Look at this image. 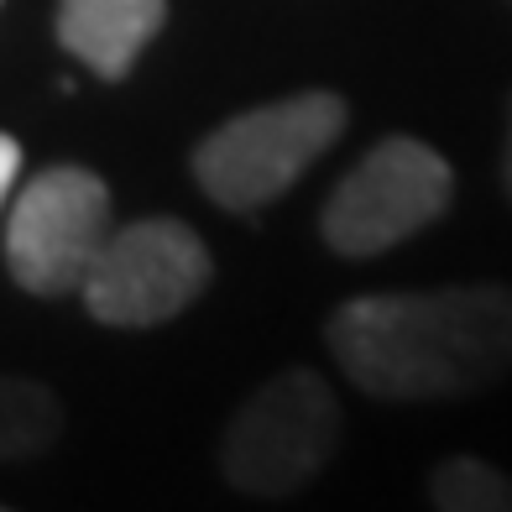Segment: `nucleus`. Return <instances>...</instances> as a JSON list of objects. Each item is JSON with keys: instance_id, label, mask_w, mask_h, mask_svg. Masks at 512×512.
Segmentation results:
<instances>
[{"instance_id": "f257e3e1", "label": "nucleus", "mask_w": 512, "mask_h": 512, "mask_svg": "<svg viewBox=\"0 0 512 512\" xmlns=\"http://www.w3.org/2000/svg\"><path fill=\"white\" fill-rule=\"evenodd\" d=\"M335 361L366 398L445 403L512 377V288L366 293L324 324Z\"/></svg>"}, {"instance_id": "f03ea898", "label": "nucleus", "mask_w": 512, "mask_h": 512, "mask_svg": "<svg viewBox=\"0 0 512 512\" xmlns=\"http://www.w3.org/2000/svg\"><path fill=\"white\" fill-rule=\"evenodd\" d=\"M345 121L351 110L330 89H304V95L241 110L194 147V178L220 209L256 215L335 147Z\"/></svg>"}, {"instance_id": "7ed1b4c3", "label": "nucleus", "mask_w": 512, "mask_h": 512, "mask_svg": "<svg viewBox=\"0 0 512 512\" xmlns=\"http://www.w3.org/2000/svg\"><path fill=\"white\" fill-rule=\"evenodd\" d=\"M340 439V403L309 366L277 371L236 408L220 445V471L241 497H293L309 486Z\"/></svg>"}, {"instance_id": "20e7f679", "label": "nucleus", "mask_w": 512, "mask_h": 512, "mask_svg": "<svg viewBox=\"0 0 512 512\" xmlns=\"http://www.w3.org/2000/svg\"><path fill=\"white\" fill-rule=\"evenodd\" d=\"M455 173L418 136H387L324 199L319 230L335 256H382L450 209Z\"/></svg>"}, {"instance_id": "39448f33", "label": "nucleus", "mask_w": 512, "mask_h": 512, "mask_svg": "<svg viewBox=\"0 0 512 512\" xmlns=\"http://www.w3.org/2000/svg\"><path fill=\"white\" fill-rule=\"evenodd\" d=\"M209 251L183 220L152 215L110 230L84 272V309L110 330H152L209 288Z\"/></svg>"}, {"instance_id": "423d86ee", "label": "nucleus", "mask_w": 512, "mask_h": 512, "mask_svg": "<svg viewBox=\"0 0 512 512\" xmlns=\"http://www.w3.org/2000/svg\"><path fill=\"white\" fill-rule=\"evenodd\" d=\"M110 236V189L100 173L58 162L16 194L6 220V267L27 293H79L89 262Z\"/></svg>"}, {"instance_id": "0eeeda50", "label": "nucleus", "mask_w": 512, "mask_h": 512, "mask_svg": "<svg viewBox=\"0 0 512 512\" xmlns=\"http://www.w3.org/2000/svg\"><path fill=\"white\" fill-rule=\"evenodd\" d=\"M162 21L168 0H58V42L100 79H126Z\"/></svg>"}, {"instance_id": "6e6552de", "label": "nucleus", "mask_w": 512, "mask_h": 512, "mask_svg": "<svg viewBox=\"0 0 512 512\" xmlns=\"http://www.w3.org/2000/svg\"><path fill=\"white\" fill-rule=\"evenodd\" d=\"M63 434V403L32 377H0V465L32 460Z\"/></svg>"}, {"instance_id": "1a4fd4ad", "label": "nucleus", "mask_w": 512, "mask_h": 512, "mask_svg": "<svg viewBox=\"0 0 512 512\" xmlns=\"http://www.w3.org/2000/svg\"><path fill=\"white\" fill-rule=\"evenodd\" d=\"M429 502L445 512H512V476L476 455H450L429 476Z\"/></svg>"}, {"instance_id": "9d476101", "label": "nucleus", "mask_w": 512, "mask_h": 512, "mask_svg": "<svg viewBox=\"0 0 512 512\" xmlns=\"http://www.w3.org/2000/svg\"><path fill=\"white\" fill-rule=\"evenodd\" d=\"M16 173H21V142L0 131V209H6V199L16 189Z\"/></svg>"}, {"instance_id": "9b49d317", "label": "nucleus", "mask_w": 512, "mask_h": 512, "mask_svg": "<svg viewBox=\"0 0 512 512\" xmlns=\"http://www.w3.org/2000/svg\"><path fill=\"white\" fill-rule=\"evenodd\" d=\"M502 183H507V199H512V126H507V147H502Z\"/></svg>"}]
</instances>
